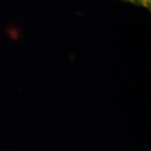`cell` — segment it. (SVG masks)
<instances>
[{
    "mask_svg": "<svg viewBox=\"0 0 151 151\" xmlns=\"http://www.w3.org/2000/svg\"><path fill=\"white\" fill-rule=\"evenodd\" d=\"M132 4L141 6L145 8L150 9L151 5V0H133Z\"/></svg>",
    "mask_w": 151,
    "mask_h": 151,
    "instance_id": "6da1fadb",
    "label": "cell"
},
{
    "mask_svg": "<svg viewBox=\"0 0 151 151\" xmlns=\"http://www.w3.org/2000/svg\"><path fill=\"white\" fill-rule=\"evenodd\" d=\"M124 1H129V2H131V3H132V2H133V0H124Z\"/></svg>",
    "mask_w": 151,
    "mask_h": 151,
    "instance_id": "7a4b0ae2",
    "label": "cell"
}]
</instances>
